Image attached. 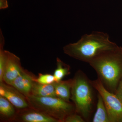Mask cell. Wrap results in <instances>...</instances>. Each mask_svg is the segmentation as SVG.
Here are the masks:
<instances>
[{
  "instance_id": "obj_1",
  "label": "cell",
  "mask_w": 122,
  "mask_h": 122,
  "mask_svg": "<svg viewBox=\"0 0 122 122\" xmlns=\"http://www.w3.org/2000/svg\"><path fill=\"white\" fill-rule=\"evenodd\" d=\"M117 46L110 41L107 34L94 31L83 35L76 43L65 46L63 50L70 56L89 63L100 55Z\"/></svg>"
},
{
  "instance_id": "obj_2",
  "label": "cell",
  "mask_w": 122,
  "mask_h": 122,
  "mask_svg": "<svg viewBox=\"0 0 122 122\" xmlns=\"http://www.w3.org/2000/svg\"><path fill=\"white\" fill-rule=\"evenodd\" d=\"M107 90L115 94L122 78V48L117 46L102 54L89 63Z\"/></svg>"
},
{
  "instance_id": "obj_3",
  "label": "cell",
  "mask_w": 122,
  "mask_h": 122,
  "mask_svg": "<svg viewBox=\"0 0 122 122\" xmlns=\"http://www.w3.org/2000/svg\"><path fill=\"white\" fill-rule=\"evenodd\" d=\"M95 89L90 80L81 71L78 70L73 79L71 99L76 112L86 122L89 121L95 106Z\"/></svg>"
},
{
  "instance_id": "obj_4",
  "label": "cell",
  "mask_w": 122,
  "mask_h": 122,
  "mask_svg": "<svg viewBox=\"0 0 122 122\" xmlns=\"http://www.w3.org/2000/svg\"><path fill=\"white\" fill-rule=\"evenodd\" d=\"M26 99L30 107L50 116L60 122H64L66 116L76 112L74 103L58 97H38L31 95Z\"/></svg>"
},
{
  "instance_id": "obj_5",
  "label": "cell",
  "mask_w": 122,
  "mask_h": 122,
  "mask_svg": "<svg viewBox=\"0 0 122 122\" xmlns=\"http://www.w3.org/2000/svg\"><path fill=\"white\" fill-rule=\"evenodd\" d=\"M91 82L103 99L110 122H122V102L115 94L107 90L97 79Z\"/></svg>"
},
{
  "instance_id": "obj_6",
  "label": "cell",
  "mask_w": 122,
  "mask_h": 122,
  "mask_svg": "<svg viewBox=\"0 0 122 122\" xmlns=\"http://www.w3.org/2000/svg\"><path fill=\"white\" fill-rule=\"evenodd\" d=\"M4 57L2 82L10 85L25 70L21 66L20 58L13 53L4 50Z\"/></svg>"
},
{
  "instance_id": "obj_7",
  "label": "cell",
  "mask_w": 122,
  "mask_h": 122,
  "mask_svg": "<svg viewBox=\"0 0 122 122\" xmlns=\"http://www.w3.org/2000/svg\"><path fill=\"white\" fill-rule=\"evenodd\" d=\"M0 96L4 97L18 110L30 107L26 97L11 85L0 83Z\"/></svg>"
},
{
  "instance_id": "obj_8",
  "label": "cell",
  "mask_w": 122,
  "mask_h": 122,
  "mask_svg": "<svg viewBox=\"0 0 122 122\" xmlns=\"http://www.w3.org/2000/svg\"><path fill=\"white\" fill-rule=\"evenodd\" d=\"M13 121L22 122H60L59 120L50 116L30 107L19 110Z\"/></svg>"
},
{
  "instance_id": "obj_9",
  "label": "cell",
  "mask_w": 122,
  "mask_h": 122,
  "mask_svg": "<svg viewBox=\"0 0 122 122\" xmlns=\"http://www.w3.org/2000/svg\"><path fill=\"white\" fill-rule=\"evenodd\" d=\"M36 78L33 75L25 70L10 85L15 87L26 97L31 95L33 85Z\"/></svg>"
},
{
  "instance_id": "obj_10",
  "label": "cell",
  "mask_w": 122,
  "mask_h": 122,
  "mask_svg": "<svg viewBox=\"0 0 122 122\" xmlns=\"http://www.w3.org/2000/svg\"><path fill=\"white\" fill-rule=\"evenodd\" d=\"M73 79L61 81L54 83L55 94L57 97L67 102H70Z\"/></svg>"
},
{
  "instance_id": "obj_11",
  "label": "cell",
  "mask_w": 122,
  "mask_h": 122,
  "mask_svg": "<svg viewBox=\"0 0 122 122\" xmlns=\"http://www.w3.org/2000/svg\"><path fill=\"white\" fill-rule=\"evenodd\" d=\"M15 108L8 99L0 96V114L1 118L6 121H13L17 112Z\"/></svg>"
},
{
  "instance_id": "obj_12",
  "label": "cell",
  "mask_w": 122,
  "mask_h": 122,
  "mask_svg": "<svg viewBox=\"0 0 122 122\" xmlns=\"http://www.w3.org/2000/svg\"><path fill=\"white\" fill-rule=\"evenodd\" d=\"M54 83L44 85L35 81L33 85L31 95L38 97H57Z\"/></svg>"
},
{
  "instance_id": "obj_13",
  "label": "cell",
  "mask_w": 122,
  "mask_h": 122,
  "mask_svg": "<svg viewBox=\"0 0 122 122\" xmlns=\"http://www.w3.org/2000/svg\"><path fill=\"white\" fill-rule=\"evenodd\" d=\"M96 112L92 119L93 122H110L109 116L102 96L98 93Z\"/></svg>"
},
{
  "instance_id": "obj_14",
  "label": "cell",
  "mask_w": 122,
  "mask_h": 122,
  "mask_svg": "<svg viewBox=\"0 0 122 122\" xmlns=\"http://www.w3.org/2000/svg\"><path fill=\"white\" fill-rule=\"evenodd\" d=\"M56 64L57 68L55 70L53 75L55 82H58L62 81L65 76L70 74V67L58 58H57Z\"/></svg>"
},
{
  "instance_id": "obj_15",
  "label": "cell",
  "mask_w": 122,
  "mask_h": 122,
  "mask_svg": "<svg viewBox=\"0 0 122 122\" xmlns=\"http://www.w3.org/2000/svg\"><path fill=\"white\" fill-rule=\"evenodd\" d=\"M5 45V39L2 31L0 30V83L2 82V77L4 70V47Z\"/></svg>"
},
{
  "instance_id": "obj_16",
  "label": "cell",
  "mask_w": 122,
  "mask_h": 122,
  "mask_svg": "<svg viewBox=\"0 0 122 122\" xmlns=\"http://www.w3.org/2000/svg\"><path fill=\"white\" fill-rule=\"evenodd\" d=\"M35 81L38 83L44 85L52 84L55 82L54 75L49 74H43L39 73L37 78L35 79Z\"/></svg>"
},
{
  "instance_id": "obj_17",
  "label": "cell",
  "mask_w": 122,
  "mask_h": 122,
  "mask_svg": "<svg viewBox=\"0 0 122 122\" xmlns=\"http://www.w3.org/2000/svg\"><path fill=\"white\" fill-rule=\"evenodd\" d=\"M83 118L76 112L69 115L65 119L64 122H85Z\"/></svg>"
},
{
  "instance_id": "obj_18",
  "label": "cell",
  "mask_w": 122,
  "mask_h": 122,
  "mask_svg": "<svg viewBox=\"0 0 122 122\" xmlns=\"http://www.w3.org/2000/svg\"><path fill=\"white\" fill-rule=\"evenodd\" d=\"M115 94L122 102V78L119 84Z\"/></svg>"
},
{
  "instance_id": "obj_19",
  "label": "cell",
  "mask_w": 122,
  "mask_h": 122,
  "mask_svg": "<svg viewBox=\"0 0 122 122\" xmlns=\"http://www.w3.org/2000/svg\"><path fill=\"white\" fill-rule=\"evenodd\" d=\"M8 1L7 0H0V9H4L8 8Z\"/></svg>"
}]
</instances>
